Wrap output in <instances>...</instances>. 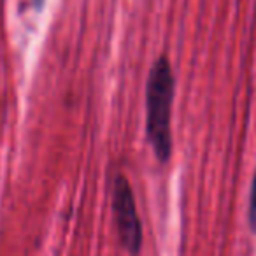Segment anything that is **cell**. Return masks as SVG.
Listing matches in <instances>:
<instances>
[{
    "instance_id": "6da1fadb",
    "label": "cell",
    "mask_w": 256,
    "mask_h": 256,
    "mask_svg": "<svg viewBox=\"0 0 256 256\" xmlns=\"http://www.w3.org/2000/svg\"><path fill=\"white\" fill-rule=\"evenodd\" d=\"M172 102L174 74L170 62L160 56L151 67L146 86V136L160 162H167L172 153Z\"/></svg>"
},
{
    "instance_id": "7a4b0ae2",
    "label": "cell",
    "mask_w": 256,
    "mask_h": 256,
    "mask_svg": "<svg viewBox=\"0 0 256 256\" xmlns=\"http://www.w3.org/2000/svg\"><path fill=\"white\" fill-rule=\"evenodd\" d=\"M112 210L123 246L130 252H139L142 246V226L137 214L132 186L121 174H118L112 181Z\"/></svg>"
},
{
    "instance_id": "3957f363",
    "label": "cell",
    "mask_w": 256,
    "mask_h": 256,
    "mask_svg": "<svg viewBox=\"0 0 256 256\" xmlns=\"http://www.w3.org/2000/svg\"><path fill=\"white\" fill-rule=\"evenodd\" d=\"M248 220H249V226H251V230L256 234V170H254V176H252L251 193H249V210H248Z\"/></svg>"
},
{
    "instance_id": "277c9868",
    "label": "cell",
    "mask_w": 256,
    "mask_h": 256,
    "mask_svg": "<svg viewBox=\"0 0 256 256\" xmlns=\"http://www.w3.org/2000/svg\"><path fill=\"white\" fill-rule=\"evenodd\" d=\"M34 4H36L37 9H40V8H42V4H44V0H34Z\"/></svg>"
}]
</instances>
